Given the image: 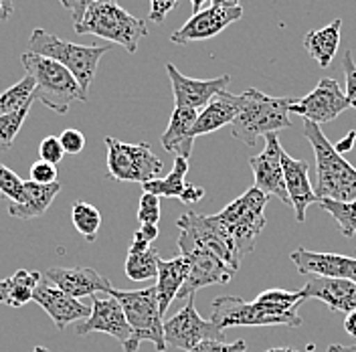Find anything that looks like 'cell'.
Returning <instances> with one entry per match:
<instances>
[{
	"label": "cell",
	"instance_id": "44dd1931",
	"mask_svg": "<svg viewBox=\"0 0 356 352\" xmlns=\"http://www.w3.org/2000/svg\"><path fill=\"white\" fill-rule=\"evenodd\" d=\"M284 178H286V191H288L289 205L293 207L296 221L304 223L306 211L312 202H318L316 193L310 182V166L306 160H296L284 150Z\"/></svg>",
	"mask_w": 356,
	"mask_h": 352
},
{
	"label": "cell",
	"instance_id": "c3c4849f",
	"mask_svg": "<svg viewBox=\"0 0 356 352\" xmlns=\"http://www.w3.org/2000/svg\"><path fill=\"white\" fill-rule=\"evenodd\" d=\"M344 330L348 332L353 338H356V310L346 314V318H344Z\"/></svg>",
	"mask_w": 356,
	"mask_h": 352
},
{
	"label": "cell",
	"instance_id": "f546056e",
	"mask_svg": "<svg viewBox=\"0 0 356 352\" xmlns=\"http://www.w3.org/2000/svg\"><path fill=\"white\" fill-rule=\"evenodd\" d=\"M71 221L77 233L86 237V241L93 243L97 239V231L102 227V213L97 211V207L89 205L86 200H75L71 207Z\"/></svg>",
	"mask_w": 356,
	"mask_h": 352
},
{
	"label": "cell",
	"instance_id": "816d5d0a",
	"mask_svg": "<svg viewBox=\"0 0 356 352\" xmlns=\"http://www.w3.org/2000/svg\"><path fill=\"white\" fill-rule=\"evenodd\" d=\"M207 0H191V4H193V10L195 13H199V10H202V4H204Z\"/></svg>",
	"mask_w": 356,
	"mask_h": 352
},
{
	"label": "cell",
	"instance_id": "bcb514c9",
	"mask_svg": "<svg viewBox=\"0 0 356 352\" xmlns=\"http://www.w3.org/2000/svg\"><path fill=\"white\" fill-rule=\"evenodd\" d=\"M355 142H356V132H348V136H346L344 140H340L334 148H336V152H338V154H342V152H348V150L355 146Z\"/></svg>",
	"mask_w": 356,
	"mask_h": 352
},
{
	"label": "cell",
	"instance_id": "484cf974",
	"mask_svg": "<svg viewBox=\"0 0 356 352\" xmlns=\"http://www.w3.org/2000/svg\"><path fill=\"white\" fill-rule=\"evenodd\" d=\"M197 110H188V108H175L172 115H170V122H168V128L164 130L160 142H162V148L170 154L182 156V158H191L193 152V140L188 138L191 128L195 126L197 122Z\"/></svg>",
	"mask_w": 356,
	"mask_h": 352
},
{
	"label": "cell",
	"instance_id": "30bf717a",
	"mask_svg": "<svg viewBox=\"0 0 356 352\" xmlns=\"http://www.w3.org/2000/svg\"><path fill=\"white\" fill-rule=\"evenodd\" d=\"M180 255L188 262V275L178 298H193L199 289L207 286H227L233 275L237 273L231 265H227L215 253L200 249L197 245L186 241H178Z\"/></svg>",
	"mask_w": 356,
	"mask_h": 352
},
{
	"label": "cell",
	"instance_id": "ffe728a7",
	"mask_svg": "<svg viewBox=\"0 0 356 352\" xmlns=\"http://www.w3.org/2000/svg\"><path fill=\"white\" fill-rule=\"evenodd\" d=\"M44 280L51 282L63 294L79 300L86 296H95L99 291H106L111 287L110 280L97 273L91 267H49L44 271Z\"/></svg>",
	"mask_w": 356,
	"mask_h": 352
},
{
	"label": "cell",
	"instance_id": "74e56055",
	"mask_svg": "<svg viewBox=\"0 0 356 352\" xmlns=\"http://www.w3.org/2000/svg\"><path fill=\"white\" fill-rule=\"evenodd\" d=\"M39 156H41V160L43 162H49V164H59L61 160H63V146H61V142H59V138H55V136H47L43 142L39 144Z\"/></svg>",
	"mask_w": 356,
	"mask_h": 352
},
{
	"label": "cell",
	"instance_id": "f6af8a7d",
	"mask_svg": "<svg viewBox=\"0 0 356 352\" xmlns=\"http://www.w3.org/2000/svg\"><path fill=\"white\" fill-rule=\"evenodd\" d=\"M158 225H140V229L134 233V239H140V241H146V243H152L158 239Z\"/></svg>",
	"mask_w": 356,
	"mask_h": 352
},
{
	"label": "cell",
	"instance_id": "d590c367",
	"mask_svg": "<svg viewBox=\"0 0 356 352\" xmlns=\"http://www.w3.org/2000/svg\"><path fill=\"white\" fill-rule=\"evenodd\" d=\"M160 198L150 193H144L140 198V207H138V221L140 225H158L160 221Z\"/></svg>",
	"mask_w": 356,
	"mask_h": 352
},
{
	"label": "cell",
	"instance_id": "7bdbcfd3",
	"mask_svg": "<svg viewBox=\"0 0 356 352\" xmlns=\"http://www.w3.org/2000/svg\"><path fill=\"white\" fill-rule=\"evenodd\" d=\"M59 2L71 13L73 22H79L81 21V17H83V13L88 10L93 2H97V0H59ZM115 2H118V0H115Z\"/></svg>",
	"mask_w": 356,
	"mask_h": 352
},
{
	"label": "cell",
	"instance_id": "277c9868",
	"mask_svg": "<svg viewBox=\"0 0 356 352\" xmlns=\"http://www.w3.org/2000/svg\"><path fill=\"white\" fill-rule=\"evenodd\" d=\"M21 61L26 75L35 81L33 97L49 110L67 113L73 102L88 99V93L79 88L75 77L61 63L47 59L43 55H35L31 51L22 53Z\"/></svg>",
	"mask_w": 356,
	"mask_h": 352
},
{
	"label": "cell",
	"instance_id": "4fadbf2b",
	"mask_svg": "<svg viewBox=\"0 0 356 352\" xmlns=\"http://www.w3.org/2000/svg\"><path fill=\"white\" fill-rule=\"evenodd\" d=\"M75 332L79 336H88L91 332L110 334L111 338H115L124 346V352H130L132 346V328L124 316L120 302L111 296L108 298H99L97 294L91 296V314L83 322H77Z\"/></svg>",
	"mask_w": 356,
	"mask_h": 352
},
{
	"label": "cell",
	"instance_id": "60d3db41",
	"mask_svg": "<svg viewBox=\"0 0 356 352\" xmlns=\"http://www.w3.org/2000/svg\"><path fill=\"white\" fill-rule=\"evenodd\" d=\"M59 142H61L65 154H79L86 148V136L79 130H73V128H69V130L61 134Z\"/></svg>",
	"mask_w": 356,
	"mask_h": 352
},
{
	"label": "cell",
	"instance_id": "ab89813d",
	"mask_svg": "<svg viewBox=\"0 0 356 352\" xmlns=\"http://www.w3.org/2000/svg\"><path fill=\"white\" fill-rule=\"evenodd\" d=\"M31 180L37 182V184H53V182H57V166L49 164V162H43V160L33 162V166H31Z\"/></svg>",
	"mask_w": 356,
	"mask_h": 352
},
{
	"label": "cell",
	"instance_id": "ba28073f",
	"mask_svg": "<svg viewBox=\"0 0 356 352\" xmlns=\"http://www.w3.org/2000/svg\"><path fill=\"white\" fill-rule=\"evenodd\" d=\"M108 146V170L110 178L118 182H150L162 176L164 162L152 152L148 142L128 144L106 136Z\"/></svg>",
	"mask_w": 356,
	"mask_h": 352
},
{
	"label": "cell",
	"instance_id": "9c48e42d",
	"mask_svg": "<svg viewBox=\"0 0 356 352\" xmlns=\"http://www.w3.org/2000/svg\"><path fill=\"white\" fill-rule=\"evenodd\" d=\"M177 227L180 229L178 241H186L197 245L200 249H207L221 257L227 265H231L235 271L239 269L241 259L233 247L231 237L227 235L221 221L217 215H199L193 211H186L180 219L177 221Z\"/></svg>",
	"mask_w": 356,
	"mask_h": 352
},
{
	"label": "cell",
	"instance_id": "cb8c5ba5",
	"mask_svg": "<svg viewBox=\"0 0 356 352\" xmlns=\"http://www.w3.org/2000/svg\"><path fill=\"white\" fill-rule=\"evenodd\" d=\"M61 184H37L33 180H24V193H22L21 202H10L8 205V215L15 219L29 221L43 217L53 205L55 197L59 195Z\"/></svg>",
	"mask_w": 356,
	"mask_h": 352
},
{
	"label": "cell",
	"instance_id": "9a60e30c",
	"mask_svg": "<svg viewBox=\"0 0 356 352\" xmlns=\"http://www.w3.org/2000/svg\"><path fill=\"white\" fill-rule=\"evenodd\" d=\"M266 148L259 156L249 158V166L253 170L255 189L261 191L267 197L280 198L282 202L289 205L286 178H284V148L280 144L277 134H267Z\"/></svg>",
	"mask_w": 356,
	"mask_h": 352
},
{
	"label": "cell",
	"instance_id": "e0dca14e",
	"mask_svg": "<svg viewBox=\"0 0 356 352\" xmlns=\"http://www.w3.org/2000/svg\"><path fill=\"white\" fill-rule=\"evenodd\" d=\"M166 71L172 83V93H175V108H188V110H197L204 108L215 95H219L221 91H227L231 77L221 75L215 79H193L186 77L178 71L172 63H166Z\"/></svg>",
	"mask_w": 356,
	"mask_h": 352
},
{
	"label": "cell",
	"instance_id": "681fc988",
	"mask_svg": "<svg viewBox=\"0 0 356 352\" xmlns=\"http://www.w3.org/2000/svg\"><path fill=\"white\" fill-rule=\"evenodd\" d=\"M213 6H219V8H235V6H241L239 0H211Z\"/></svg>",
	"mask_w": 356,
	"mask_h": 352
},
{
	"label": "cell",
	"instance_id": "f907efd6",
	"mask_svg": "<svg viewBox=\"0 0 356 352\" xmlns=\"http://www.w3.org/2000/svg\"><path fill=\"white\" fill-rule=\"evenodd\" d=\"M328 352H356V346H342V344H332Z\"/></svg>",
	"mask_w": 356,
	"mask_h": 352
},
{
	"label": "cell",
	"instance_id": "db71d44e",
	"mask_svg": "<svg viewBox=\"0 0 356 352\" xmlns=\"http://www.w3.org/2000/svg\"><path fill=\"white\" fill-rule=\"evenodd\" d=\"M33 352H49V351H47L44 346H35V349H33Z\"/></svg>",
	"mask_w": 356,
	"mask_h": 352
},
{
	"label": "cell",
	"instance_id": "836d02e7",
	"mask_svg": "<svg viewBox=\"0 0 356 352\" xmlns=\"http://www.w3.org/2000/svg\"><path fill=\"white\" fill-rule=\"evenodd\" d=\"M31 106H33V99H31L26 106H22L21 110L13 111V113H6V115L0 118V154H2V152H8V150L13 148L15 138L21 132L22 124H24V120H26V115H29Z\"/></svg>",
	"mask_w": 356,
	"mask_h": 352
},
{
	"label": "cell",
	"instance_id": "8992f818",
	"mask_svg": "<svg viewBox=\"0 0 356 352\" xmlns=\"http://www.w3.org/2000/svg\"><path fill=\"white\" fill-rule=\"evenodd\" d=\"M108 296L115 298L124 310V316L132 328V346L130 352H138L144 340L152 342L156 351H166L164 340V322L158 306L156 287H142V289H115L110 287Z\"/></svg>",
	"mask_w": 356,
	"mask_h": 352
},
{
	"label": "cell",
	"instance_id": "6da1fadb",
	"mask_svg": "<svg viewBox=\"0 0 356 352\" xmlns=\"http://www.w3.org/2000/svg\"><path fill=\"white\" fill-rule=\"evenodd\" d=\"M304 136L316 156V198H330L340 202L356 200V168L336 152L334 144L324 136L320 126L304 120Z\"/></svg>",
	"mask_w": 356,
	"mask_h": 352
},
{
	"label": "cell",
	"instance_id": "8fae6325",
	"mask_svg": "<svg viewBox=\"0 0 356 352\" xmlns=\"http://www.w3.org/2000/svg\"><path fill=\"white\" fill-rule=\"evenodd\" d=\"M164 340L166 349L188 352L204 340H225V330L217 328L211 320L200 318L195 298H188L184 308L164 322Z\"/></svg>",
	"mask_w": 356,
	"mask_h": 352
},
{
	"label": "cell",
	"instance_id": "8d00e7d4",
	"mask_svg": "<svg viewBox=\"0 0 356 352\" xmlns=\"http://www.w3.org/2000/svg\"><path fill=\"white\" fill-rule=\"evenodd\" d=\"M342 69H344V75H346V91H344V95H346L348 108L356 110V65L350 51H344Z\"/></svg>",
	"mask_w": 356,
	"mask_h": 352
},
{
	"label": "cell",
	"instance_id": "e575fe53",
	"mask_svg": "<svg viewBox=\"0 0 356 352\" xmlns=\"http://www.w3.org/2000/svg\"><path fill=\"white\" fill-rule=\"evenodd\" d=\"M0 193L10 202H21L24 193V180L4 164H0Z\"/></svg>",
	"mask_w": 356,
	"mask_h": 352
},
{
	"label": "cell",
	"instance_id": "d6986e66",
	"mask_svg": "<svg viewBox=\"0 0 356 352\" xmlns=\"http://www.w3.org/2000/svg\"><path fill=\"white\" fill-rule=\"evenodd\" d=\"M289 259L304 275L316 278H338L356 282V257H346L338 253H318L306 247H298Z\"/></svg>",
	"mask_w": 356,
	"mask_h": 352
},
{
	"label": "cell",
	"instance_id": "ac0fdd59",
	"mask_svg": "<svg viewBox=\"0 0 356 352\" xmlns=\"http://www.w3.org/2000/svg\"><path fill=\"white\" fill-rule=\"evenodd\" d=\"M33 302L39 304L49 314L57 330H65L73 322H83L91 314V306H86L83 302L67 296L47 280L39 282V286L33 294Z\"/></svg>",
	"mask_w": 356,
	"mask_h": 352
},
{
	"label": "cell",
	"instance_id": "7a4b0ae2",
	"mask_svg": "<svg viewBox=\"0 0 356 352\" xmlns=\"http://www.w3.org/2000/svg\"><path fill=\"white\" fill-rule=\"evenodd\" d=\"M296 99L291 97H271L259 89L247 88L241 93V106L231 124V134L245 146H255L259 136L277 134L291 128L289 106Z\"/></svg>",
	"mask_w": 356,
	"mask_h": 352
},
{
	"label": "cell",
	"instance_id": "3957f363",
	"mask_svg": "<svg viewBox=\"0 0 356 352\" xmlns=\"http://www.w3.org/2000/svg\"><path fill=\"white\" fill-rule=\"evenodd\" d=\"M77 35H93L115 45L128 53H136L138 45L148 37L146 21L130 15L115 0H97L83 13L81 21L73 22Z\"/></svg>",
	"mask_w": 356,
	"mask_h": 352
},
{
	"label": "cell",
	"instance_id": "d4e9b609",
	"mask_svg": "<svg viewBox=\"0 0 356 352\" xmlns=\"http://www.w3.org/2000/svg\"><path fill=\"white\" fill-rule=\"evenodd\" d=\"M188 275V262L178 255L172 259H160L158 262V275H156V296L160 314L164 316L170 304L178 298V291L182 289Z\"/></svg>",
	"mask_w": 356,
	"mask_h": 352
},
{
	"label": "cell",
	"instance_id": "ee69618b",
	"mask_svg": "<svg viewBox=\"0 0 356 352\" xmlns=\"http://www.w3.org/2000/svg\"><path fill=\"white\" fill-rule=\"evenodd\" d=\"M202 197H204V189L202 186H199V184H188L186 182V186H184V191L180 195V200L186 202V205H193V202H199Z\"/></svg>",
	"mask_w": 356,
	"mask_h": 352
},
{
	"label": "cell",
	"instance_id": "d6a6232c",
	"mask_svg": "<svg viewBox=\"0 0 356 352\" xmlns=\"http://www.w3.org/2000/svg\"><path fill=\"white\" fill-rule=\"evenodd\" d=\"M33 91H35V81L29 75H24L19 83H15L13 88L6 89L0 95V118L6 115V113L21 110L22 106H26L31 99H35Z\"/></svg>",
	"mask_w": 356,
	"mask_h": 352
},
{
	"label": "cell",
	"instance_id": "b9f144b4",
	"mask_svg": "<svg viewBox=\"0 0 356 352\" xmlns=\"http://www.w3.org/2000/svg\"><path fill=\"white\" fill-rule=\"evenodd\" d=\"M178 0H150V13H148V22L162 24L168 13L175 10Z\"/></svg>",
	"mask_w": 356,
	"mask_h": 352
},
{
	"label": "cell",
	"instance_id": "1f68e13d",
	"mask_svg": "<svg viewBox=\"0 0 356 352\" xmlns=\"http://www.w3.org/2000/svg\"><path fill=\"white\" fill-rule=\"evenodd\" d=\"M320 207L332 215L334 221L338 223L340 227V233L344 237H355L356 235V200H350V202H340V200H330V198H322L318 200Z\"/></svg>",
	"mask_w": 356,
	"mask_h": 352
},
{
	"label": "cell",
	"instance_id": "5b68a950",
	"mask_svg": "<svg viewBox=\"0 0 356 352\" xmlns=\"http://www.w3.org/2000/svg\"><path fill=\"white\" fill-rule=\"evenodd\" d=\"M29 51L61 63L75 77L79 88L89 93L97 65H99L102 57L106 53H110V47L67 43L44 29H35L29 39Z\"/></svg>",
	"mask_w": 356,
	"mask_h": 352
},
{
	"label": "cell",
	"instance_id": "7402d4cb",
	"mask_svg": "<svg viewBox=\"0 0 356 352\" xmlns=\"http://www.w3.org/2000/svg\"><path fill=\"white\" fill-rule=\"evenodd\" d=\"M304 300H320L330 310L348 314L356 310V282L338 278H316L300 289Z\"/></svg>",
	"mask_w": 356,
	"mask_h": 352
},
{
	"label": "cell",
	"instance_id": "7c38bea8",
	"mask_svg": "<svg viewBox=\"0 0 356 352\" xmlns=\"http://www.w3.org/2000/svg\"><path fill=\"white\" fill-rule=\"evenodd\" d=\"M344 110H348V102L338 81L332 77H324L318 86L302 99H296L289 106V113H298L312 124H328L336 120Z\"/></svg>",
	"mask_w": 356,
	"mask_h": 352
},
{
	"label": "cell",
	"instance_id": "603a6c76",
	"mask_svg": "<svg viewBox=\"0 0 356 352\" xmlns=\"http://www.w3.org/2000/svg\"><path fill=\"white\" fill-rule=\"evenodd\" d=\"M239 106H241V95H233L229 91H221L219 95H215L199 111L197 122L191 128L188 138L195 142L199 136L217 132V130H221L225 126H231L235 115H237V111H239Z\"/></svg>",
	"mask_w": 356,
	"mask_h": 352
},
{
	"label": "cell",
	"instance_id": "4316f807",
	"mask_svg": "<svg viewBox=\"0 0 356 352\" xmlns=\"http://www.w3.org/2000/svg\"><path fill=\"white\" fill-rule=\"evenodd\" d=\"M340 33H342V21L340 19H334L324 29L306 33L304 47L310 53L312 59L322 69H328L334 61L338 47H340Z\"/></svg>",
	"mask_w": 356,
	"mask_h": 352
},
{
	"label": "cell",
	"instance_id": "f1b7e54d",
	"mask_svg": "<svg viewBox=\"0 0 356 352\" xmlns=\"http://www.w3.org/2000/svg\"><path fill=\"white\" fill-rule=\"evenodd\" d=\"M186 173H188V160L182 158V156H177L170 175H166L164 178L150 180V182H144L142 189H144V193L156 195L158 198H180L184 186H186V180H184Z\"/></svg>",
	"mask_w": 356,
	"mask_h": 352
},
{
	"label": "cell",
	"instance_id": "f5cc1de1",
	"mask_svg": "<svg viewBox=\"0 0 356 352\" xmlns=\"http://www.w3.org/2000/svg\"><path fill=\"white\" fill-rule=\"evenodd\" d=\"M264 352H298V351H293V349H269V351H264Z\"/></svg>",
	"mask_w": 356,
	"mask_h": 352
},
{
	"label": "cell",
	"instance_id": "7dc6e473",
	"mask_svg": "<svg viewBox=\"0 0 356 352\" xmlns=\"http://www.w3.org/2000/svg\"><path fill=\"white\" fill-rule=\"evenodd\" d=\"M15 13L13 0H0V21H8Z\"/></svg>",
	"mask_w": 356,
	"mask_h": 352
},
{
	"label": "cell",
	"instance_id": "4dcf8cb0",
	"mask_svg": "<svg viewBox=\"0 0 356 352\" xmlns=\"http://www.w3.org/2000/svg\"><path fill=\"white\" fill-rule=\"evenodd\" d=\"M158 253L156 249H148L142 253H128L126 257V275L132 282H144V280H156L158 275Z\"/></svg>",
	"mask_w": 356,
	"mask_h": 352
},
{
	"label": "cell",
	"instance_id": "2e32d148",
	"mask_svg": "<svg viewBox=\"0 0 356 352\" xmlns=\"http://www.w3.org/2000/svg\"><path fill=\"white\" fill-rule=\"evenodd\" d=\"M241 17H243L241 6H235V8H219V6L202 8L170 35V41L175 45H186L213 39V37L221 35L227 26L239 21Z\"/></svg>",
	"mask_w": 356,
	"mask_h": 352
},
{
	"label": "cell",
	"instance_id": "f35d334b",
	"mask_svg": "<svg viewBox=\"0 0 356 352\" xmlns=\"http://www.w3.org/2000/svg\"><path fill=\"white\" fill-rule=\"evenodd\" d=\"M188 352H247L245 340L225 342V340H204Z\"/></svg>",
	"mask_w": 356,
	"mask_h": 352
},
{
	"label": "cell",
	"instance_id": "83f0119b",
	"mask_svg": "<svg viewBox=\"0 0 356 352\" xmlns=\"http://www.w3.org/2000/svg\"><path fill=\"white\" fill-rule=\"evenodd\" d=\"M39 271H29L19 269L10 278L0 280V304L10 306V308H22L33 300V294L41 282Z\"/></svg>",
	"mask_w": 356,
	"mask_h": 352
},
{
	"label": "cell",
	"instance_id": "5bb4252c",
	"mask_svg": "<svg viewBox=\"0 0 356 352\" xmlns=\"http://www.w3.org/2000/svg\"><path fill=\"white\" fill-rule=\"evenodd\" d=\"M211 310H213L211 322L221 330L233 328V326H286L288 328L286 320L271 316L255 300L245 302L239 296L215 298Z\"/></svg>",
	"mask_w": 356,
	"mask_h": 352
},
{
	"label": "cell",
	"instance_id": "52a82bcc",
	"mask_svg": "<svg viewBox=\"0 0 356 352\" xmlns=\"http://www.w3.org/2000/svg\"><path fill=\"white\" fill-rule=\"evenodd\" d=\"M267 198L269 197L261 191L251 186L241 197L231 200L221 213H217V219L221 221L227 235L231 237L239 259L253 251L257 235L266 229Z\"/></svg>",
	"mask_w": 356,
	"mask_h": 352
}]
</instances>
